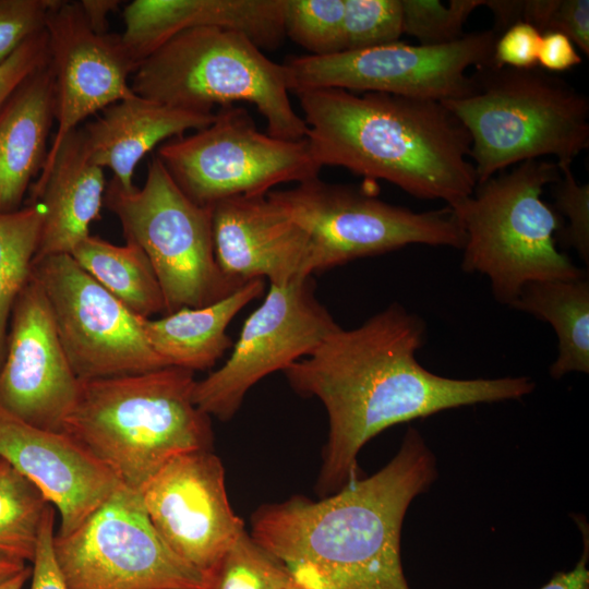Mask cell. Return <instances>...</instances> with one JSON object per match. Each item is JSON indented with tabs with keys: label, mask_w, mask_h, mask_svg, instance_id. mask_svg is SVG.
Listing matches in <instances>:
<instances>
[{
	"label": "cell",
	"mask_w": 589,
	"mask_h": 589,
	"mask_svg": "<svg viewBox=\"0 0 589 589\" xmlns=\"http://www.w3.org/2000/svg\"><path fill=\"white\" fill-rule=\"evenodd\" d=\"M130 84L136 95L196 112L250 103L269 135L308 136L303 117L290 103L285 65L232 29L199 27L176 35L137 65Z\"/></svg>",
	"instance_id": "52a82bcc"
},
{
	"label": "cell",
	"mask_w": 589,
	"mask_h": 589,
	"mask_svg": "<svg viewBox=\"0 0 589 589\" xmlns=\"http://www.w3.org/2000/svg\"><path fill=\"white\" fill-rule=\"evenodd\" d=\"M80 390L41 287L31 276L19 293L0 369V410L63 432Z\"/></svg>",
	"instance_id": "2e32d148"
},
{
	"label": "cell",
	"mask_w": 589,
	"mask_h": 589,
	"mask_svg": "<svg viewBox=\"0 0 589 589\" xmlns=\"http://www.w3.org/2000/svg\"><path fill=\"white\" fill-rule=\"evenodd\" d=\"M286 589H301V588H299V587H298L296 584H293V581H292L291 585H290L288 588H286Z\"/></svg>",
	"instance_id": "ee69618b"
},
{
	"label": "cell",
	"mask_w": 589,
	"mask_h": 589,
	"mask_svg": "<svg viewBox=\"0 0 589 589\" xmlns=\"http://www.w3.org/2000/svg\"><path fill=\"white\" fill-rule=\"evenodd\" d=\"M541 33L526 22H517L497 35L493 47L495 67L531 69L538 67Z\"/></svg>",
	"instance_id": "d590c367"
},
{
	"label": "cell",
	"mask_w": 589,
	"mask_h": 589,
	"mask_svg": "<svg viewBox=\"0 0 589 589\" xmlns=\"http://www.w3.org/2000/svg\"><path fill=\"white\" fill-rule=\"evenodd\" d=\"M55 533V510L50 504L46 509L31 562L29 589H68L53 554Z\"/></svg>",
	"instance_id": "74e56055"
},
{
	"label": "cell",
	"mask_w": 589,
	"mask_h": 589,
	"mask_svg": "<svg viewBox=\"0 0 589 589\" xmlns=\"http://www.w3.org/2000/svg\"><path fill=\"white\" fill-rule=\"evenodd\" d=\"M59 0H0V64L24 41L45 31Z\"/></svg>",
	"instance_id": "e575fe53"
},
{
	"label": "cell",
	"mask_w": 589,
	"mask_h": 589,
	"mask_svg": "<svg viewBox=\"0 0 589 589\" xmlns=\"http://www.w3.org/2000/svg\"><path fill=\"white\" fill-rule=\"evenodd\" d=\"M436 478L435 458L409 428L395 457L320 501L292 496L251 517L252 538L301 589H409L400 534L412 500Z\"/></svg>",
	"instance_id": "7a4b0ae2"
},
{
	"label": "cell",
	"mask_w": 589,
	"mask_h": 589,
	"mask_svg": "<svg viewBox=\"0 0 589 589\" xmlns=\"http://www.w3.org/2000/svg\"><path fill=\"white\" fill-rule=\"evenodd\" d=\"M212 229L216 261L231 278L284 285L313 275L309 233L267 194L214 204Z\"/></svg>",
	"instance_id": "d6986e66"
},
{
	"label": "cell",
	"mask_w": 589,
	"mask_h": 589,
	"mask_svg": "<svg viewBox=\"0 0 589 589\" xmlns=\"http://www.w3.org/2000/svg\"><path fill=\"white\" fill-rule=\"evenodd\" d=\"M402 34L400 0H344V51L393 44Z\"/></svg>",
	"instance_id": "1f68e13d"
},
{
	"label": "cell",
	"mask_w": 589,
	"mask_h": 589,
	"mask_svg": "<svg viewBox=\"0 0 589 589\" xmlns=\"http://www.w3.org/2000/svg\"><path fill=\"white\" fill-rule=\"evenodd\" d=\"M582 62L575 44L563 33L549 31L541 34L538 50L539 68L558 73L579 65Z\"/></svg>",
	"instance_id": "f35d334b"
},
{
	"label": "cell",
	"mask_w": 589,
	"mask_h": 589,
	"mask_svg": "<svg viewBox=\"0 0 589 589\" xmlns=\"http://www.w3.org/2000/svg\"><path fill=\"white\" fill-rule=\"evenodd\" d=\"M194 372L167 366L139 374L80 380L63 432L141 492L172 457L211 450V417L194 402Z\"/></svg>",
	"instance_id": "277c9868"
},
{
	"label": "cell",
	"mask_w": 589,
	"mask_h": 589,
	"mask_svg": "<svg viewBox=\"0 0 589 589\" xmlns=\"http://www.w3.org/2000/svg\"><path fill=\"white\" fill-rule=\"evenodd\" d=\"M294 94L321 167L382 179L449 207L472 194L477 176L470 135L441 101L340 88Z\"/></svg>",
	"instance_id": "3957f363"
},
{
	"label": "cell",
	"mask_w": 589,
	"mask_h": 589,
	"mask_svg": "<svg viewBox=\"0 0 589 589\" xmlns=\"http://www.w3.org/2000/svg\"><path fill=\"white\" fill-rule=\"evenodd\" d=\"M50 503L41 491L0 457V551L32 562Z\"/></svg>",
	"instance_id": "83f0119b"
},
{
	"label": "cell",
	"mask_w": 589,
	"mask_h": 589,
	"mask_svg": "<svg viewBox=\"0 0 589 589\" xmlns=\"http://www.w3.org/2000/svg\"><path fill=\"white\" fill-rule=\"evenodd\" d=\"M344 0H284L285 37L311 56L344 51Z\"/></svg>",
	"instance_id": "f546056e"
},
{
	"label": "cell",
	"mask_w": 589,
	"mask_h": 589,
	"mask_svg": "<svg viewBox=\"0 0 589 589\" xmlns=\"http://www.w3.org/2000/svg\"><path fill=\"white\" fill-rule=\"evenodd\" d=\"M24 560L0 551V584L23 572L27 565Z\"/></svg>",
	"instance_id": "b9f144b4"
},
{
	"label": "cell",
	"mask_w": 589,
	"mask_h": 589,
	"mask_svg": "<svg viewBox=\"0 0 589 589\" xmlns=\"http://www.w3.org/2000/svg\"><path fill=\"white\" fill-rule=\"evenodd\" d=\"M470 75L472 92L442 104L470 135L477 183L543 156L572 164L589 147V99L563 77L492 61Z\"/></svg>",
	"instance_id": "5b68a950"
},
{
	"label": "cell",
	"mask_w": 589,
	"mask_h": 589,
	"mask_svg": "<svg viewBox=\"0 0 589 589\" xmlns=\"http://www.w3.org/2000/svg\"><path fill=\"white\" fill-rule=\"evenodd\" d=\"M46 32L57 131L43 169L83 120L134 94L130 81L135 71L119 35L92 29L77 1L59 0L50 12Z\"/></svg>",
	"instance_id": "e0dca14e"
},
{
	"label": "cell",
	"mask_w": 589,
	"mask_h": 589,
	"mask_svg": "<svg viewBox=\"0 0 589 589\" xmlns=\"http://www.w3.org/2000/svg\"><path fill=\"white\" fill-rule=\"evenodd\" d=\"M548 322L557 337V356L550 375L561 378L572 372H589V280L531 281L509 305Z\"/></svg>",
	"instance_id": "d4e9b609"
},
{
	"label": "cell",
	"mask_w": 589,
	"mask_h": 589,
	"mask_svg": "<svg viewBox=\"0 0 589 589\" xmlns=\"http://www.w3.org/2000/svg\"><path fill=\"white\" fill-rule=\"evenodd\" d=\"M141 496L167 546L208 579L245 530L228 500L223 462L212 449L172 457L144 485Z\"/></svg>",
	"instance_id": "9a60e30c"
},
{
	"label": "cell",
	"mask_w": 589,
	"mask_h": 589,
	"mask_svg": "<svg viewBox=\"0 0 589 589\" xmlns=\"http://www.w3.org/2000/svg\"><path fill=\"white\" fill-rule=\"evenodd\" d=\"M31 277L45 293L59 340L79 380L168 366L148 344L144 318L107 291L70 254L34 260Z\"/></svg>",
	"instance_id": "4fadbf2b"
},
{
	"label": "cell",
	"mask_w": 589,
	"mask_h": 589,
	"mask_svg": "<svg viewBox=\"0 0 589 589\" xmlns=\"http://www.w3.org/2000/svg\"><path fill=\"white\" fill-rule=\"evenodd\" d=\"M44 214L39 202L0 214V369L5 357L11 313L31 276Z\"/></svg>",
	"instance_id": "4316f807"
},
{
	"label": "cell",
	"mask_w": 589,
	"mask_h": 589,
	"mask_svg": "<svg viewBox=\"0 0 589 589\" xmlns=\"http://www.w3.org/2000/svg\"><path fill=\"white\" fill-rule=\"evenodd\" d=\"M493 29L465 34L440 46L396 41L330 56H301L284 63L289 92L340 88L444 101L473 89L468 69L492 61Z\"/></svg>",
	"instance_id": "7c38bea8"
},
{
	"label": "cell",
	"mask_w": 589,
	"mask_h": 589,
	"mask_svg": "<svg viewBox=\"0 0 589 589\" xmlns=\"http://www.w3.org/2000/svg\"><path fill=\"white\" fill-rule=\"evenodd\" d=\"M560 179L553 183L554 209L567 218L562 235L565 243L575 249L580 259L589 264V185L579 183L572 164L557 163Z\"/></svg>",
	"instance_id": "836d02e7"
},
{
	"label": "cell",
	"mask_w": 589,
	"mask_h": 589,
	"mask_svg": "<svg viewBox=\"0 0 589 589\" xmlns=\"http://www.w3.org/2000/svg\"><path fill=\"white\" fill-rule=\"evenodd\" d=\"M31 578V567H26L23 572L0 584V589H23L24 585Z\"/></svg>",
	"instance_id": "7bdbcfd3"
},
{
	"label": "cell",
	"mask_w": 589,
	"mask_h": 589,
	"mask_svg": "<svg viewBox=\"0 0 589 589\" xmlns=\"http://www.w3.org/2000/svg\"><path fill=\"white\" fill-rule=\"evenodd\" d=\"M156 157L179 189L204 207L266 195L278 184L316 178L322 168L306 139L262 133L248 111L233 105L221 107L209 125L160 145Z\"/></svg>",
	"instance_id": "30bf717a"
},
{
	"label": "cell",
	"mask_w": 589,
	"mask_h": 589,
	"mask_svg": "<svg viewBox=\"0 0 589 589\" xmlns=\"http://www.w3.org/2000/svg\"><path fill=\"white\" fill-rule=\"evenodd\" d=\"M68 589H207L209 579L178 557L149 521L141 492L120 484L75 530L55 533Z\"/></svg>",
	"instance_id": "8fae6325"
},
{
	"label": "cell",
	"mask_w": 589,
	"mask_h": 589,
	"mask_svg": "<svg viewBox=\"0 0 589 589\" xmlns=\"http://www.w3.org/2000/svg\"><path fill=\"white\" fill-rule=\"evenodd\" d=\"M584 534V551L580 560L569 572L555 574L540 589H589V570L587 567L589 557V539L587 524L579 521Z\"/></svg>",
	"instance_id": "ab89813d"
},
{
	"label": "cell",
	"mask_w": 589,
	"mask_h": 589,
	"mask_svg": "<svg viewBox=\"0 0 589 589\" xmlns=\"http://www.w3.org/2000/svg\"><path fill=\"white\" fill-rule=\"evenodd\" d=\"M0 457L58 508V534L80 527L122 484L64 432L32 425L0 410Z\"/></svg>",
	"instance_id": "ac0fdd59"
},
{
	"label": "cell",
	"mask_w": 589,
	"mask_h": 589,
	"mask_svg": "<svg viewBox=\"0 0 589 589\" xmlns=\"http://www.w3.org/2000/svg\"><path fill=\"white\" fill-rule=\"evenodd\" d=\"M48 60V37L45 29L24 41L0 64V107L31 73Z\"/></svg>",
	"instance_id": "8d00e7d4"
},
{
	"label": "cell",
	"mask_w": 589,
	"mask_h": 589,
	"mask_svg": "<svg viewBox=\"0 0 589 589\" xmlns=\"http://www.w3.org/2000/svg\"><path fill=\"white\" fill-rule=\"evenodd\" d=\"M404 34L416 37L419 45L440 46L460 39L470 14L484 0H400Z\"/></svg>",
	"instance_id": "4dcf8cb0"
},
{
	"label": "cell",
	"mask_w": 589,
	"mask_h": 589,
	"mask_svg": "<svg viewBox=\"0 0 589 589\" xmlns=\"http://www.w3.org/2000/svg\"><path fill=\"white\" fill-rule=\"evenodd\" d=\"M314 291L312 276L269 285L263 302L244 321L226 362L196 381L193 399L203 412L230 420L257 382L310 354L340 326Z\"/></svg>",
	"instance_id": "5bb4252c"
},
{
	"label": "cell",
	"mask_w": 589,
	"mask_h": 589,
	"mask_svg": "<svg viewBox=\"0 0 589 589\" xmlns=\"http://www.w3.org/2000/svg\"><path fill=\"white\" fill-rule=\"evenodd\" d=\"M264 291L265 280L252 279L214 303L183 308L159 318H144L146 339L168 366L194 373L209 370L233 346L227 334L233 317Z\"/></svg>",
	"instance_id": "cb8c5ba5"
},
{
	"label": "cell",
	"mask_w": 589,
	"mask_h": 589,
	"mask_svg": "<svg viewBox=\"0 0 589 589\" xmlns=\"http://www.w3.org/2000/svg\"><path fill=\"white\" fill-rule=\"evenodd\" d=\"M104 169L87 152L81 128L71 132L29 189L26 204L45 208L34 260L70 254L89 233L104 205Z\"/></svg>",
	"instance_id": "44dd1931"
},
{
	"label": "cell",
	"mask_w": 589,
	"mask_h": 589,
	"mask_svg": "<svg viewBox=\"0 0 589 589\" xmlns=\"http://www.w3.org/2000/svg\"><path fill=\"white\" fill-rule=\"evenodd\" d=\"M74 261L131 312L143 318L166 314L156 273L135 243L112 244L89 235L70 253Z\"/></svg>",
	"instance_id": "484cf974"
},
{
	"label": "cell",
	"mask_w": 589,
	"mask_h": 589,
	"mask_svg": "<svg viewBox=\"0 0 589 589\" xmlns=\"http://www.w3.org/2000/svg\"><path fill=\"white\" fill-rule=\"evenodd\" d=\"M518 17L541 34L549 31L565 34L589 55L588 0H519Z\"/></svg>",
	"instance_id": "d6a6232c"
},
{
	"label": "cell",
	"mask_w": 589,
	"mask_h": 589,
	"mask_svg": "<svg viewBox=\"0 0 589 589\" xmlns=\"http://www.w3.org/2000/svg\"><path fill=\"white\" fill-rule=\"evenodd\" d=\"M291 582L283 564L244 530L218 562L207 589H286Z\"/></svg>",
	"instance_id": "f1b7e54d"
},
{
	"label": "cell",
	"mask_w": 589,
	"mask_h": 589,
	"mask_svg": "<svg viewBox=\"0 0 589 589\" xmlns=\"http://www.w3.org/2000/svg\"><path fill=\"white\" fill-rule=\"evenodd\" d=\"M560 177L556 161L525 160L450 206L466 237L461 268L486 276L498 303L510 305L531 281L587 276L557 249L564 219L542 200Z\"/></svg>",
	"instance_id": "8992f818"
},
{
	"label": "cell",
	"mask_w": 589,
	"mask_h": 589,
	"mask_svg": "<svg viewBox=\"0 0 589 589\" xmlns=\"http://www.w3.org/2000/svg\"><path fill=\"white\" fill-rule=\"evenodd\" d=\"M104 205L118 217L125 240L147 255L166 314L214 303L248 283L226 275L216 261L212 207L191 201L156 156L142 188L127 191L110 180Z\"/></svg>",
	"instance_id": "ba28073f"
},
{
	"label": "cell",
	"mask_w": 589,
	"mask_h": 589,
	"mask_svg": "<svg viewBox=\"0 0 589 589\" xmlns=\"http://www.w3.org/2000/svg\"><path fill=\"white\" fill-rule=\"evenodd\" d=\"M56 121L49 60L31 73L0 107V214L15 212L40 173Z\"/></svg>",
	"instance_id": "603a6c76"
},
{
	"label": "cell",
	"mask_w": 589,
	"mask_h": 589,
	"mask_svg": "<svg viewBox=\"0 0 589 589\" xmlns=\"http://www.w3.org/2000/svg\"><path fill=\"white\" fill-rule=\"evenodd\" d=\"M425 333L419 315L394 302L358 327L339 326L284 371L297 394L318 399L327 413L316 484L323 497L360 478L361 448L387 428L533 392L526 376L458 380L432 373L416 358Z\"/></svg>",
	"instance_id": "6da1fadb"
},
{
	"label": "cell",
	"mask_w": 589,
	"mask_h": 589,
	"mask_svg": "<svg viewBox=\"0 0 589 589\" xmlns=\"http://www.w3.org/2000/svg\"><path fill=\"white\" fill-rule=\"evenodd\" d=\"M214 112H196L171 107L135 93L103 110L101 116L81 128L91 159L109 168L112 181L129 191L133 173L158 144L201 130L215 120Z\"/></svg>",
	"instance_id": "7402d4cb"
},
{
	"label": "cell",
	"mask_w": 589,
	"mask_h": 589,
	"mask_svg": "<svg viewBox=\"0 0 589 589\" xmlns=\"http://www.w3.org/2000/svg\"><path fill=\"white\" fill-rule=\"evenodd\" d=\"M77 3L92 29L105 35L108 34L107 17L111 12L117 10L121 2L118 0H81Z\"/></svg>",
	"instance_id": "60d3db41"
},
{
	"label": "cell",
	"mask_w": 589,
	"mask_h": 589,
	"mask_svg": "<svg viewBox=\"0 0 589 589\" xmlns=\"http://www.w3.org/2000/svg\"><path fill=\"white\" fill-rule=\"evenodd\" d=\"M267 196L309 233L313 274L410 244L461 250L466 239L448 206L413 212L364 188L318 177Z\"/></svg>",
	"instance_id": "9c48e42d"
},
{
	"label": "cell",
	"mask_w": 589,
	"mask_h": 589,
	"mask_svg": "<svg viewBox=\"0 0 589 589\" xmlns=\"http://www.w3.org/2000/svg\"><path fill=\"white\" fill-rule=\"evenodd\" d=\"M284 0H133L123 9L120 40L137 65L176 35L221 27L245 35L260 49L285 38Z\"/></svg>",
	"instance_id": "ffe728a7"
}]
</instances>
